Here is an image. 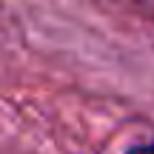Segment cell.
Masks as SVG:
<instances>
[{
    "mask_svg": "<svg viewBox=\"0 0 154 154\" xmlns=\"http://www.w3.org/2000/svg\"><path fill=\"white\" fill-rule=\"evenodd\" d=\"M126 154H154V140L151 143H134Z\"/></svg>",
    "mask_w": 154,
    "mask_h": 154,
    "instance_id": "6da1fadb",
    "label": "cell"
}]
</instances>
